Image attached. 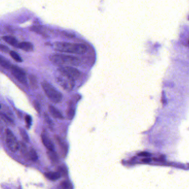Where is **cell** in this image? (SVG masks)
I'll return each instance as SVG.
<instances>
[{
  "label": "cell",
  "instance_id": "d4e9b609",
  "mask_svg": "<svg viewBox=\"0 0 189 189\" xmlns=\"http://www.w3.org/2000/svg\"><path fill=\"white\" fill-rule=\"evenodd\" d=\"M34 106L36 110L37 111L38 113H40V104L38 103L37 101H34Z\"/></svg>",
  "mask_w": 189,
  "mask_h": 189
},
{
  "label": "cell",
  "instance_id": "8fae6325",
  "mask_svg": "<svg viewBox=\"0 0 189 189\" xmlns=\"http://www.w3.org/2000/svg\"><path fill=\"white\" fill-rule=\"evenodd\" d=\"M44 175L47 179L52 181L57 180L60 178V174L58 172H49Z\"/></svg>",
  "mask_w": 189,
  "mask_h": 189
},
{
  "label": "cell",
  "instance_id": "e0dca14e",
  "mask_svg": "<svg viewBox=\"0 0 189 189\" xmlns=\"http://www.w3.org/2000/svg\"><path fill=\"white\" fill-rule=\"evenodd\" d=\"M0 118L6 123L10 124L14 123V120H12L11 118L9 117V115L6 114L5 113H0Z\"/></svg>",
  "mask_w": 189,
  "mask_h": 189
},
{
  "label": "cell",
  "instance_id": "d6986e66",
  "mask_svg": "<svg viewBox=\"0 0 189 189\" xmlns=\"http://www.w3.org/2000/svg\"><path fill=\"white\" fill-rule=\"evenodd\" d=\"M10 55L11 56V57L15 61H16L17 62H22V58H21L20 56L18 55V54H17L16 52L10 51Z\"/></svg>",
  "mask_w": 189,
  "mask_h": 189
},
{
  "label": "cell",
  "instance_id": "6da1fadb",
  "mask_svg": "<svg viewBox=\"0 0 189 189\" xmlns=\"http://www.w3.org/2000/svg\"><path fill=\"white\" fill-rule=\"evenodd\" d=\"M56 49L58 51L73 54L82 55L86 53L87 48L84 44L67 42H57L55 44Z\"/></svg>",
  "mask_w": 189,
  "mask_h": 189
},
{
  "label": "cell",
  "instance_id": "7a4b0ae2",
  "mask_svg": "<svg viewBox=\"0 0 189 189\" xmlns=\"http://www.w3.org/2000/svg\"><path fill=\"white\" fill-rule=\"evenodd\" d=\"M49 60L56 64L61 66H78L80 63L79 59L68 55H52L49 57Z\"/></svg>",
  "mask_w": 189,
  "mask_h": 189
},
{
  "label": "cell",
  "instance_id": "2e32d148",
  "mask_svg": "<svg viewBox=\"0 0 189 189\" xmlns=\"http://www.w3.org/2000/svg\"><path fill=\"white\" fill-rule=\"evenodd\" d=\"M75 107L72 104H71L69 106L68 111H67V116H68L69 119H73V118L75 115Z\"/></svg>",
  "mask_w": 189,
  "mask_h": 189
},
{
  "label": "cell",
  "instance_id": "cb8c5ba5",
  "mask_svg": "<svg viewBox=\"0 0 189 189\" xmlns=\"http://www.w3.org/2000/svg\"><path fill=\"white\" fill-rule=\"evenodd\" d=\"M0 51L7 53V52H10V49H9V47L7 46L3 45L2 44H0Z\"/></svg>",
  "mask_w": 189,
  "mask_h": 189
},
{
  "label": "cell",
  "instance_id": "ffe728a7",
  "mask_svg": "<svg viewBox=\"0 0 189 189\" xmlns=\"http://www.w3.org/2000/svg\"><path fill=\"white\" fill-rule=\"evenodd\" d=\"M19 130H20V133L21 137H22V139L26 141V143H29V135L27 134V133H26V131L24 129L21 128L19 129Z\"/></svg>",
  "mask_w": 189,
  "mask_h": 189
},
{
  "label": "cell",
  "instance_id": "44dd1931",
  "mask_svg": "<svg viewBox=\"0 0 189 189\" xmlns=\"http://www.w3.org/2000/svg\"><path fill=\"white\" fill-rule=\"evenodd\" d=\"M25 123L26 124V125L27 126V128H29L32 124V118L30 115H27L25 118Z\"/></svg>",
  "mask_w": 189,
  "mask_h": 189
},
{
  "label": "cell",
  "instance_id": "9c48e42d",
  "mask_svg": "<svg viewBox=\"0 0 189 189\" xmlns=\"http://www.w3.org/2000/svg\"><path fill=\"white\" fill-rule=\"evenodd\" d=\"M48 109L50 113L53 117L58 119H63V116L62 113L56 107L53 106H48Z\"/></svg>",
  "mask_w": 189,
  "mask_h": 189
},
{
  "label": "cell",
  "instance_id": "4fadbf2b",
  "mask_svg": "<svg viewBox=\"0 0 189 189\" xmlns=\"http://www.w3.org/2000/svg\"><path fill=\"white\" fill-rule=\"evenodd\" d=\"M29 84L31 87L32 89H36L37 88V81L36 79V78L34 77L33 75H29Z\"/></svg>",
  "mask_w": 189,
  "mask_h": 189
},
{
  "label": "cell",
  "instance_id": "5bb4252c",
  "mask_svg": "<svg viewBox=\"0 0 189 189\" xmlns=\"http://www.w3.org/2000/svg\"><path fill=\"white\" fill-rule=\"evenodd\" d=\"M0 66L4 68L10 69L11 64L8 60L4 58L3 57L0 56Z\"/></svg>",
  "mask_w": 189,
  "mask_h": 189
},
{
  "label": "cell",
  "instance_id": "603a6c76",
  "mask_svg": "<svg viewBox=\"0 0 189 189\" xmlns=\"http://www.w3.org/2000/svg\"><path fill=\"white\" fill-rule=\"evenodd\" d=\"M44 119L46 120V123H47L49 126H51V127L53 126V123H52L51 119H50V118L49 117L48 115L46 113L44 114Z\"/></svg>",
  "mask_w": 189,
  "mask_h": 189
},
{
  "label": "cell",
  "instance_id": "5b68a950",
  "mask_svg": "<svg viewBox=\"0 0 189 189\" xmlns=\"http://www.w3.org/2000/svg\"><path fill=\"white\" fill-rule=\"evenodd\" d=\"M59 71L61 74L66 75L68 77L75 80L80 77V72L77 69L75 68L70 66L61 67L59 68Z\"/></svg>",
  "mask_w": 189,
  "mask_h": 189
},
{
  "label": "cell",
  "instance_id": "7402d4cb",
  "mask_svg": "<svg viewBox=\"0 0 189 189\" xmlns=\"http://www.w3.org/2000/svg\"><path fill=\"white\" fill-rule=\"evenodd\" d=\"M60 186L63 189H72V188L71 183L68 181H63L60 184Z\"/></svg>",
  "mask_w": 189,
  "mask_h": 189
},
{
  "label": "cell",
  "instance_id": "7c38bea8",
  "mask_svg": "<svg viewBox=\"0 0 189 189\" xmlns=\"http://www.w3.org/2000/svg\"><path fill=\"white\" fill-rule=\"evenodd\" d=\"M3 40L6 42L11 44L12 46H16L17 45V41L16 39L12 36H5L3 37Z\"/></svg>",
  "mask_w": 189,
  "mask_h": 189
},
{
  "label": "cell",
  "instance_id": "52a82bcc",
  "mask_svg": "<svg viewBox=\"0 0 189 189\" xmlns=\"http://www.w3.org/2000/svg\"><path fill=\"white\" fill-rule=\"evenodd\" d=\"M62 75L63 77L58 78V82L60 84V86H62L64 89L68 90V91L71 90L75 86V83H74L75 80L62 74Z\"/></svg>",
  "mask_w": 189,
  "mask_h": 189
},
{
  "label": "cell",
  "instance_id": "ba28073f",
  "mask_svg": "<svg viewBox=\"0 0 189 189\" xmlns=\"http://www.w3.org/2000/svg\"><path fill=\"white\" fill-rule=\"evenodd\" d=\"M41 139H42V142L44 145V146L46 147V149L48 150H52V151L55 150L54 144L51 141V139L46 134H42Z\"/></svg>",
  "mask_w": 189,
  "mask_h": 189
},
{
  "label": "cell",
  "instance_id": "ac0fdd59",
  "mask_svg": "<svg viewBox=\"0 0 189 189\" xmlns=\"http://www.w3.org/2000/svg\"><path fill=\"white\" fill-rule=\"evenodd\" d=\"M47 154L48 155L49 158L51 159V160L56 162V161H58V156L57 154L56 153V152H55V150H48L47 152Z\"/></svg>",
  "mask_w": 189,
  "mask_h": 189
},
{
  "label": "cell",
  "instance_id": "83f0119b",
  "mask_svg": "<svg viewBox=\"0 0 189 189\" xmlns=\"http://www.w3.org/2000/svg\"><path fill=\"white\" fill-rule=\"evenodd\" d=\"M0 108H1V106H0Z\"/></svg>",
  "mask_w": 189,
  "mask_h": 189
},
{
  "label": "cell",
  "instance_id": "9a60e30c",
  "mask_svg": "<svg viewBox=\"0 0 189 189\" xmlns=\"http://www.w3.org/2000/svg\"><path fill=\"white\" fill-rule=\"evenodd\" d=\"M28 155H29V159H30L32 161L35 162V161H36L37 160V154L36 152L34 150V149H30V150L29 151Z\"/></svg>",
  "mask_w": 189,
  "mask_h": 189
},
{
  "label": "cell",
  "instance_id": "30bf717a",
  "mask_svg": "<svg viewBox=\"0 0 189 189\" xmlns=\"http://www.w3.org/2000/svg\"><path fill=\"white\" fill-rule=\"evenodd\" d=\"M17 47L25 51L30 52L33 51V47L32 44L29 42H22L17 44Z\"/></svg>",
  "mask_w": 189,
  "mask_h": 189
},
{
  "label": "cell",
  "instance_id": "484cf974",
  "mask_svg": "<svg viewBox=\"0 0 189 189\" xmlns=\"http://www.w3.org/2000/svg\"><path fill=\"white\" fill-rule=\"evenodd\" d=\"M139 156H143V157H148L150 156V154L149 152H141L140 153L138 154Z\"/></svg>",
  "mask_w": 189,
  "mask_h": 189
},
{
  "label": "cell",
  "instance_id": "3957f363",
  "mask_svg": "<svg viewBox=\"0 0 189 189\" xmlns=\"http://www.w3.org/2000/svg\"><path fill=\"white\" fill-rule=\"evenodd\" d=\"M42 87L47 97L52 102L55 103H60L62 100L63 95L55 88L53 86L47 82H43L42 83Z\"/></svg>",
  "mask_w": 189,
  "mask_h": 189
},
{
  "label": "cell",
  "instance_id": "4316f807",
  "mask_svg": "<svg viewBox=\"0 0 189 189\" xmlns=\"http://www.w3.org/2000/svg\"><path fill=\"white\" fill-rule=\"evenodd\" d=\"M142 161L144 163H148L149 162L151 161V159L150 158H145L142 160Z\"/></svg>",
  "mask_w": 189,
  "mask_h": 189
},
{
  "label": "cell",
  "instance_id": "277c9868",
  "mask_svg": "<svg viewBox=\"0 0 189 189\" xmlns=\"http://www.w3.org/2000/svg\"><path fill=\"white\" fill-rule=\"evenodd\" d=\"M6 141L7 146L12 152H17L19 149L20 145L17 139L11 130L7 129L6 132Z\"/></svg>",
  "mask_w": 189,
  "mask_h": 189
},
{
  "label": "cell",
  "instance_id": "8992f818",
  "mask_svg": "<svg viewBox=\"0 0 189 189\" xmlns=\"http://www.w3.org/2000/svg\"><path fill=\"white\" fill-rule=\"evenodd\" d=\"M10 69L14 77L18 81L22 84H26L27 83L26 73L22 69L16 66H11Z\"/></svg>",
  "mask_w": 189,
  "mask_h": 189
}]
</instances>
